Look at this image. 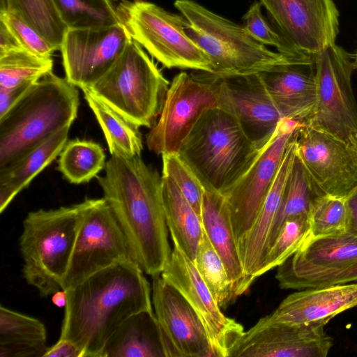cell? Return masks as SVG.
Returning <instances> with one entry per match:
<instances>
[{
    "instance_id": "obj_35",
    "label": "cell",
    "mask_w": 357,
    "mask_h": 357,
    "mask_svg": "<svg viewBox=\"0 0 357 357\" xmlns=\"http://www.w3.org/2000/svg\"><path fill=\"white\" fill-rule=\"evenodd\" d=\"M52 57L35 55L24 49L0 56V87L33 84L52 71Z\"/></svg>"
},
{
    "instance_id": "obj_44",
    "label": "cell",
    "mask_w": 357,
    "mask_h": 357,
    "mask_svg": "<svg viewBox=\"0 0 357 357\" xmlns=\"http://www.w3.org/2000/svg\"><path fill=\"white\" fill-rule=\"evenodd\" d=\"M22 49L24 48L15 36L6 23L0 20V56Z\"/></svg>"
},
{
    "instance_id": "obj_40",
    "label": "cell",
    "mask_w": 357,
    "mask_h": 357,
    "mask_svg": "<svg viewBox=\"0 0 357 357\" xmlns=\"http://www.w3.org/2000/svg\"><path fill=\"white\" fill-rule=\"evenodd\" d=\"M261 6L260 2L255 1L250 6L243 17V27L258 42L264 45L273 46L278 52L290 58L287 47L282 38L265 20L261 13Z\"/></svg>"
},
{
    "instance_id": "obj_5",
    "label": "cell",
    "mask_w": 357,
    "mask_h": 357,
    "mask_svg": "<svg viewBox=\"0 0 357 357\" xmlns=\"http://www.w3.org/2000/svg\"><path fill=\"white\" fill-rule=\"evenodd\" d=\"M92 199L69 206L39 209L22 224L20 248L26 282L47 297L62 289L77 235Z\"/></svg>"
},
{
    "instance_id": "obj_23",
    "label": "cell",
    "mask_w": 357,
    "mask_h": 357,
    "mask_svg": "<svg viewBox=\"0 0 357 357\" xmlns=\"http://www.w3.org/2000/svg\"><path fill=\"white\" fill-rule=\"evenodd\" d=\"M296 130L285 151L280 169L253 225L237 243L243 268L245 292L258 278L264 262L270 233L280 208L287 178L296 155Z\"/></svg>"
},
{
    "instance_id": "obj_41",
    "label": "cell",
    "mask_w": 357,
    "mask_h": 357,
    "mask_svg": "<svg viewBox=\"0 0 357 357\" xmlns=\"http://www.w3.org/2000/svg\"><path fill=\"white\" fill-rule=\"evenodd\" d=\"M354 281H357V264L342 271L310 279L302 285L301 289L347 284Z\"/></svg>"
},
{
    "instance_id": "obj_14",
    "label": "cell",
    "mask_w": 357,
    "mask_h": 357,
    "mask_svg": "<svg viewBox=\"0 0 357 357\" xmlns=\"http://www.w3.org/2000/svg\"><path fill=\"white\" fill-rule=\"evenodd\" d=\"M295 144L318 196L347 199L357 190V144L304 124L296 130Z\"/></svg>"
},
{
    "instance_id": "obj_7",
    "label": "cell",
    "mask_w": 357,
    "mask_h": 357,
    "mask_svg": "<svg viewBox=\"0 0 357 357\" xmlns=\"http://www.w3.org/2000/svg\"><path fill=\"white\" fill-rule=\"evenodd\" d=\"M169 84L142 47L132 39L89 89L134 124L151 128L160 114Z\"/></svg>"
},
{
    "instance_id": "obj_38",
    "label": "cell",
    "mask_w": 357,
    "mask_h": 357,
    "mask_svg": "<svg viewBox=\"0 0 357 357\" xmlns=\"http://www.w3.org/2000/svg\"><path fill=\"white\" fill-rule=\"evenodd\" d=\"M162 174L169 177L201 217L205 189L195 174L178 153L162 155Z\"/></svg>"
},
{
    "instance_id": "obj_32",
    "label": "cell",
    "mask_w": 357,
    "mask_h": 357,
    "mask_svg": "<svg viewBox=\"0 0 357 357\" xmlns=\"http://www.w3.org/2000/svg\"><path fill=\"white\" fill-rule=\"evenodd\" d=\"M194 264L220 308L236 298L233 283L223 261L203 227Z\"/></svg>"
},
{
    "instance_id": "obj_30",
    "label": "cell",
    "mask_w": 357,
    "mask_h": 357,
    "mask_svg": "<svg viewBox=\"0 0 357 357\" xmlns=\"http://www.w3.org/2000/svg\"><path fill=\"white\" fill-rule=\"evenodd\" d=\"M317 197L319 196L317 195L304 166L296 155L282 200L271 228L267 250L284 222L294 216L309 215L311 205Z\"/></svg>"
},
{
    "instance_id": "obj_13",
    "label": "cell",
    "mask_w": 357,
    "mask_h": 357,
    "mask_svg": "<svg viewBox=\"0 0 357 357\" xmlns=\"http://www.w3.org/2000/svg\"><path fill=\"white\" fill-rule=\"evenodd\" d=\"M304 126L287 118L261 149L253 163L224 195L227 199L236 240L248 232L262 207L296 130Z\"/></svg>"
},
{
    "instance_id": "obj_4",
    "label": "cell",
    "mask_w": 357,
    "mask_h": 357,
    "mask_svg": "<svg viewBox=\"0 0 357 357\" xmlns=\"http://www.w3.org/2000/svg\"><path fill=\"white\" fill-rule=\"evenodd\" d=\"M260 150L231 114L216 107L203 113L178 153L205 190L225 195Z\"/></svg>"
},
{
    "instance_id": "obj_34",
    "label": "cell",
    "mask_w": 357,
    "mask_h": 357,
    "mask_svg": "<svg viewBox=\"0 0 357 357\" xmlns=\"http://www.w3.org/2000/svg\"><path fill=\"white\" fill-rule=\"evenodd\" d=\"M68 29L107 26L120 22L112 0H52Z\"/></svg>"
},
{
    "instance_id": "obj_10",
    "label": "cell",
    "mask_w": 357,
    "mask_h": 357,
    "mask_svg": "<svg viewBox=\"0 0 357 357\" xmlns=\"http://www.w3.org/2000/svg\"><path fill=\"white\" fill-rule=\"evenodd\" d=\"M200 72H181L173 78L159 119L146 137L150 151L161 155L178 153L203 113L218 107L208 73Z\"/></svg>"
},
{
    "instance_id": "obj_26",
    "label": "cell",
    "mask_w": 357,
    "mask_h": 357,
    "mask_svg": "<svg viewBox=\"0 0 357 357\" xmlns=\"http://www.w3.org/2000/svg\"><path fill=\"white\" fill-rule=\"evenodd\" d=\"M66 126L0 169V213L61 153L68 142Z\"/></svg>"
},
{
    "instance_id": "obj_25",
    "label": "cell",
    "mask_w": 357,
    "mask_h": 357,
    "mask_svg": "<svg viewBox=\"0 0 357 357\" xmlns=\"http://www.w3.org/2000/svg\"><path fill=\"white\" fill-rule=\"evenodd\" d=\"M99 357H167L153 310L138 312L125 320L107 340Z\"/></svg>"
},
{
    "instance_id": "obj_9",
    "label": "cell",
    "mask_w": 357,
    "mask_h": 357,
    "mask_svg": "<svg viewBox=\"0 0 357 357\" xmlns=\"http://www.w3.org/2000/svg\"><path fill=\"white\" fill-rule=\"evenodd\" d=\"M314 60L317 100L304 124L357 144V103L351 84L354 56L334 44L316 54Z\"/></svg>"
},
{
    "instance_id": "obj_19",
    "label": "cell",
    "mask_w": 357,
    "mask_h": 357,
    "mask_svg": "<svg viewBox=\"0 0 357 357\" xmlns=\"http://www.w3.org/2000/svg\"><path fill=\"white\" fill-rule=\"evenodd\" d=\"M324 322L275 324L244 331L231 347L229 356L326 357L333 340Z\"/></svg>"
},
{
    "instance_id": "obj_37",
    "label": "cell",
    "mask_w": 357,
    "mask_h": 357,
    "mask_svg": "<svg viewBox=\"0 0 357 357\" xmlns=\"http://www.w3.org/2000/svg\"><path fill=\"white\" fill-rule=\"evenodd\" d=\"M310 236L316 238L347 232L346 199L329 196L316 197L309 213Z\"/></svg>"
},
{
    "instance_id": "obj_22",
    "label": "cell",
    "mask_w": 357,
    "mask_h": 357,
    "mask_svg": "<svg viewBox=\"0 0 357 357\" xmlns=\"http://www.w3.org/2000/svg\"><path fill=\"white\" fill-rule=\"evenodd\" d=\"M258 75L282 116L304 124L317 100L314 60L278 65Z\"/></svg>"
},
{
    "instance_id": "obj_16",
    "label": "cell",
    "mask_w": 357,
    "mask_h": 357,
    "mask_svg": "<svg viewBox=\"0 0 357 357\" xmlns=\"http://www.w3.org/2000/svg\"><path fill=\"white\" fill-rule=\"evenodd\" d=\"M131 40L121 22L68 29L60 47L66 78L81 89L90 87L111 68Z\"/></svg>"
},
{
    "instance_id": "obj_27",
    "label": "cell",
    "mask_w": 357,
    "mask_h": 357,
    "mask_svg": "<svg viewBox=\"0 0 357 357\" xmlns=\"http://www.w3.org/2000/svg\"><path fill=\"white\" fill-rule=\"evenodd\" d=\"M46 341L43 322L0 306V357H43Z\"/></svg>"
},
{
    "instance_id": "obj_6",
    "label": "cell",
    "mask_w": 357,
    "mask_h": 357,
    "mask_svg": "<svg viewBox=\"0 0 357 357\" xmlns=\"http://www.w3.org/2000/svg\"><path fill=\"white\" fill-rule=\"evenodd\" d=\"M174 6L186 20L188 36L209 58L214 74L249 75L278 65L302 61L268 50L254 39L243 26L192 0H176Z\"/></svg>"
},
{
    "instance_id": "obj_36",
    "label": "cell",
    "mask_w": 357,
    "mask_h": 357,
    "mask_svg": "<svg viewBox=\"0 0 357 357\" xmlns=\"http://www.w3.org/2000/svg\"><path fill=\"white\" fill-rule=\"evenodd\" d=\"M310 236V224L308 215L287 219L268 249L258 277L284 262Z\"/></svg>"
},
{
    "instance_id": "obj_43",
    "label": "cell",
    "mask_w": 357,
    "mask_h": 357,
    "mask_svg": "<svg viewBox=\"0 0 357 357\" xmlns=\"http://www.w3.org/2000/svg\"><path fill=\"white\" fill-rule=\"evenodd\" d=\"M43 357H83V354L71 341L59 339L55 344L47 348Z\"/></svg>"
},
{
    "instance_id": "obj_42",
    "label": "cell",
    "mask_w": 357,
    "mask_h": 357,
    "mask_svg": "<svg viewBox=\"0 0 357 357\" xmlns=\"http://www.w3.org/2000/svg\"><path fill=\"white\" fill-rule=\"evenodd\" d=\"M33 84H23L13 88L0 87V116L3 115Z\"/></svg>"
},
{
    "instance_id": "obj_8",
    "label": "cell",
    "mask_w": 357,
    "mask_h": 357,
    "mask_svg": "<svg viewBox=\"0 0 357 357\" xmlns=\"http://www.w3.org/2000/svg\"><path fill=\"white\" fill-rule=\"evenodd\" d=\"M116 9L131 38L164 67L213 73L208 56L186 33L182 15L144 0H121Z\"/></svg>"
},
{
    "instance_id": "obj_21",
    "label": "cell",
    "mask_w": 357,
    "mask_h": 357,
    "mask_svg": "<svg viewBox=\"0 0 357 357\" xmlns=\"http://www.w3.org/2000/svg\"><path fill=\"white\" fill-rule=\"evenodd\" d=\"M289 294L255 328L275 324H327L337 314L357 306V284L307 288Z\"/></svg>"
},
{
    "instance_id": "obj_28",
    "label": "cell",
    "mask_w": 357,
    "mask_h": 357,
    "mask_svg": "<svg viewBox=\"0 0 357 357\" xmlns=\"http://www.w3.org/2000/svg\"><path fill=\"white\" fill-rule=\"evenodd\" d=\"M162 194L167 225L172 241L193 261L202 234L201 217L176 184L162 174Z\"/></svg>"
},
{
    "instance_id": "obj_18",
    "label": "cell",
    "mask_w": 357,
    "mask_h": 357,
    "mask_svg": "<svg viewBox=\"0 0 357 357\" xmlns=\"http://www.w3.org/2000/svg\"><path fill=\"white\" fill-rule=\"evenodd\" d=\"M152 278V304L167 357L214 356L205 328L187 301L160 274Z\"/></svg>"
},
{
    "instance_id": "obj_17",
    "label": "cell",
    "mask_w": 357,
    "mask_h": 357,
    "mask_svg": "<svg viewBox=\"0 0 357 357\" xmlns=\"http://www.w3.org/2000/svg\"><path fill=\"white\" fill-rule=\"evenodd\" d=\"M218 98V107L231 114L247 137L261 149L284 119L258 73L221 76L208 73Z\"/></svg>"
},
{
    "instance_id": "obj_20",
    "label": "cell",
    "mask_w": 357,
    "mask_h": 357,
    "mask_svg": "<svg viewBox=\"0 0 357 357\" xmlns=\"http://www.w3.org/2000/svg\"><path fill=\"white\" fill-rule=\"evenodd\" d=\"M357 264V236L346 232L308 237L284 262L275 278L282 289H301L307 280Z\"/></svg>"
},
{
    "instance_id": "obj_39",
    "label": "cell",
    "mask_w": 357,
    "mask_h": 357,
    "mask_svg": "<svg viewBox=\"0 0 357 357\" xmlns=\"http://www.w3.org/2000/svg\"><path fill=\"white\" fill-rule=\"evenodd\" d=\"M0 20L6 23L26 51L38 56L50 58L56 50L37 30L7 8L0 9Z\"/></svg>"
},
{
    "instance_id": "obj_24",
    "label": "cell",
    "mask_w": 357,
    "mask_h": 357,
    "mask_svg": "<svg viewBox=\"0 0 357 357\" xmlns=\"http://www.w3.org/2000/svg\"><path fill=\"white\" fill-rule=\"evenodd\" d=\"M202 225L225 266L235 296L244 294L245 275L225 197L205 190L201 211Z\"/></svg>"
},
{
    "instance_id": "obj_11",
    "label": "cell",
    "mask_w": 357,
    "mask_h": 357,
    "mask_svg": "<svg viewBox=\"0 0 357 357\" xmlns=\"http://www.w3.org/2000/svg\"><path fill=\"white\" fill-rule=\"evenodd\" d=\"M289 56L305 60L335 44L339 11L333 0H259Z\"/></svg>"
},
{
    "instance_id": "obj_3",
    "label": "cell",
    "mask_w": 357,
    "mask_h": 357,
    "mask_svg": "<svg viewBox=\"0 0 357 357\" xmlns=\"http://www.w3.org/2000/svg\"><path fill=\"white\" fill-rule=\"evenodd\" d=\"M79 105L77 87L48 73L0 116V169L59 130L70 126Z\"/></svg>"
},
{
    "instance_id": "obj_33",
    "label": "cell",
    "mask_w": 357,
    "mask_h": 357,
    "mask_svg": "<svg viewBox=\"0 0 357 357\" xmlns=\"http://www.w3.org/2000/svg\"><path fill=\"white\" fill-rule=\"evenodd\" d=\"M7 9L37 30L56 50L68 29L52 0H5Z\"/></svg>"
},
{
    "instance_id": "obj_1",
    "label": "cell",
    "mask_w": 357,
    "mask_h": 357,
    "mask_svg": "<svg viewBox=\"0 0 357 357\" xmlns=\"http://www.w3.org/2000/svg\"><path fill=\"white\" fill-rule=\"evenodd\" d=\"M134 260L102 269L68 289L59 339L83 357H99L106 342L131 315L153 310L151 287Z\"/></svg>"
},
{
    "instance_id": "obj_46",
    "label": "cell",
    "mask_w": 357,
    "mask_h": 357,
    "mask_svg": "<svg viewBox=\"0 0 357 357\" xmlns=\"http://www.w3.org/2000/svg\"><path fill=\"white\" fill-rule=\"evenodd\" d=\"M52 303L58 307H64L66 304V293L63 289L59 290L52 294Z\"/></svg>"
},
{
    "instance_id": "obj_47",
    "label": "cell",
    "mask_w": 357,
    "mask_h": 357,
    "mask_svg": "<svg viewBox=\"0 0 357 357\" xmlns=\"http://www.w3.org/2000/svg\"><path fill=\"white\" fill-rule=\"evenodd\" d=\"M354 56L355 68H356V70H357V50H356V53H355V54Z\"/></svg>"
},
{
    "instance_id": "obj_31",
    "label": "cell",
    "mask_w": 357,
    "mask_h": 357,
    "mask_svg": "<svg viewBox=\"0 0 357 357\" xmlns=\"http://www.w3.org/2000/svg\"><path fill=\"white\" fill-rule=\"evenodd\" d=\"M105 154L98 143L68 141L59 155L58 169L70 183L89 182L105 167Z\"/></svg>"
},
{
    "instance_id": "obj_12",
    "label": "cell",
    "mask_w": 357,
    "mask_h": 357,
    "mask_svg": "<svg viewBox=\"0 0 357 357\" xmlns=\"http://www.w3.org/2000/svg\"><path fill=\"white\" fill-rule=\"evenodd\" d=\"M134 260L127 238L105 199H92L79 227L62 289L121 261ZM135 261V260H134Z\"/></svg>"
},
{
    "instance_id": "obj_29",
    "label": "cell",
    "mask_w": 357,
    "mask_h": 357,
    "mask_svg": "<svg viewBox=\"0 0 357 357\" xmlns=\"http://www.w3.org/2000/svg\"><path fill=\"white\" fill-rule=\"evenodd\" d=\"M82 91L102 130L111 155L123 158L141 155L143 142L139 126L121 115L89 88L82 89Z\"/></svg>"
},
{
    "instance_id": "obj_15",
    "label": "cell",
    "mask_w": 357,
    "mask_h": 357,
    "mask_svg": "<svg viewBox=\"0 0 357 357\" xmlns=\"http://www.w3.org/2000/svg\"><path fill=\"white\" fill-rule=\"evenodd\" d=\"M172 242L170 256L160 275L183 296L198 316L214 356H229L231 347L245 331L243 327L222 312L193 261L176 241Z\"/></svg>"
},
{
    "instance_id": "obj_45",
    "label": "cell",
    "mask_w": 357,
    "mask_h": 357,
    "mask_svg": "<svg viewBox=\"0 0 357 357\" xmlns=\"http://www.w3.org/2000/svg\"><path fill=\"white\" fill-rule=\"evenodd\" d=\"M348 210L347 232L357 236V190L346 199Z\"/></svg>"
},
{
    "instance_id": "obj_2",
    "label": "cell",
    "mask_w": 357,
    "mask_h": 357,
    "mask_svg": "<svg viewBox=\"0 0 357 357\" xmlns=\"http://www.w3.org/2000/svg\"><path fill=\"white\" fill-rule=\"evenodd\" d=\"M130 244L133 259L152 277L162 273L172 249L168 241L162 176L137 155H112L97 177Z\"/></svg>"
}]
</instances>
